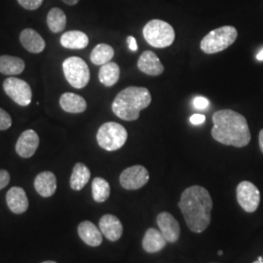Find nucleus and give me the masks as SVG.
I'll return each mask as SVG.
<instances>
[{
  "mask_svg": "<svg viewBox=\"0 0 263 263\" xmlns=\"http://www.w3.org/2000/svg\"><path fill=\"white\" fill-rule=\"evenodd\" d=\"M61 44L66 49L80 50L88 46L89 38L86 33L80 30H70L62 35Z\"/></svg>",
  "mask_w": 263,
  "mask_h": 263,
  "instance_id": "obj_20",
  "label": "nucleus"
},
{
  "mask_svg": "<svg viewBox=\"0 0 263 263\" xmlns=\"http://www.w3.org/2000/svg\"><path fill=\"white\" fill-rule=\"evenodd\" d=\"M151 93L144 87L132 86L122 90L112 103V111L117 117L125 121L139 119L142 109L151 104Z\"/></svg>",
  "mask_w": 263,
  "mask_h": 263,
  "instance_id": "obj_3",
  "label": "nucleus"
},
{
  "mask_svg": "<svg viewBox=\"0 0 263 263\" xmlns=\"http://www.w3.org/2000/svg\"><path fill=\"white\" fill-rule=\"evenodd\" d=\"M237 201L248 213H254L260 203V192L254 183L242 181L237 186Z\"/></svg>",
  "mask_w": 263,
  "mask_h": 263,
  "instance_id": "obj_9",
  "label": "nucleus"
},
{
  "mask_svg": "<svg viewBox=\"0 0 263 263\" xmlns=\"http://www.w3.org/2000/svg\"><path fill=\"white\" fill-rule=\"evenodd\" d=\"M128 139V132L121 124L107 122L103 124L97 134L99 145L107 151L120 149Z\"/></svg>",
  "mask_w": 263,
  "mask_h": 263,
  "instance_id": "obj_6",
  "label": "nucleus"
},
{
  "mask_svg": "<svg viewBox=\"0 0 263 263\" xmlns=\"http://www.w3.org/2000/svg\"><path fill=\"white\" fill-rule=\"evenodd\" d=\"M25 62L18 57L0 56V73L5 76H18L25 70Z\"/></svg>",
  "mask_w": 263,
  "mask_h": 263,
  "instance_id": "obj_22",
  "label": "nucleus"
},
{
  "mask_svg": "<svg viewBox=\"0 0 263 263\" xmlns=\"http://www.w3.org/2000/svg\"><path fill=\"white\" fill-rule=\"evenodd\" d=\"M92 193L96 202L104 203L110 195V185L103 178H96L92 183Z\"/></svg>",
  "mask_w": 263,
  "mask_h": 263,
  "instance_id": "obj_27",
  "label": "nucleus"
},
{
  "mask_svg": "<svg viewBox=\"0 0 263 263\" xmlns=\"http://www.w3.org/2000/svg\"><path fill=\"white\" fill-rule=\"evenodd\" d=\"M10 182V174L6 170H0V190L6 187Z\"/></svg>",
  "mask_w": 263,
  "mask_h": 263,
  "instance_id": "obj_31",
  "label": "nucleus"
},
{
  "mask_svg": "<svg viewBox=\"0 0 263 263\" xmlns=\"http://www.w3.org/2000/svg\"><path fill=\"white\" fill-rule=\"evenodd\" d=\"M157 224L160 231L170 243H175L179 240L180 235V227L178 220L169 213H161L157 216Z\"/></svg>",
  "mask_w": 263,
  "mask_h": 263,
  "instance_id": "obj_12",
  "label": "nucleus"
},
{
  "mask_svg": "<svg viewBox=\"0 0 263 263\" xmlns=\"http://www.w3.org/2000/svg\"><path fill=\"white\" fill-rule=\"evenodd\" d=\"M48 28L54 33L62 32L66 26V16L65 12L60 8H52L47 15Z\"/></svg>",
  "mask_w": 263,
  "mask_h": 263,
  "instance_id": "obj_26",
  "label": "nucleus"
},
{
  "mask_svg": "<svg viewBox=\"0 0 263 263\" xmlns=\"http://www.w3.org/2000/svg\"><path fill=\"white\" fill-rule=\"evenodd\" d=\"M167 244V240L161 231L155 228H149L142 240V248L146 253L154 254L163 250Z\"/></svg>",
  "mask_w": 263,
  "mask_h": 263,
  "instance_id": "obj_19",
  "label": "nucleus"
},
{
  "mask_svg": "<svg viewBox=\"0 0 263 263\" xmlns=\"http://www.w3.org/2000/svg\"><path fill=\"white\" fill-rule=\"evenodd\" d=\"M120 77V68L117 64L109 62L101 66L99 71V79L102 84L106 87H111L116 84Z\"/></svg>",
  "mask_w": 263,
  "mask_h": 263,
  "instance_id": "obj_24",
  "label": "nucleus"
},
{
  "mask_svg": "<svg viewBox=\"0 0 263 263\" xmlns=\"http://www.w3.org/2000/svg\"><path fill=\"white\" fill-rule=\"evenodd\" d=\"M63 70L67 82L76 89H82L90 81V69L81 58L70 57L63 63Z\"/></svg>",
  "mask_w": 263,
  "mask_h": 263,
  "instance_id": "obj_7",
  "label": "nucleus"
},
{
  "mask_svg": "<svg viewBox=\"0 0 263 263\" xmlns=\"http://www.w3.org/2000/svg\"><path fill=\"white\" fill-rule=\"evenodd\" d=\"M143 37L154 48L171 46L176 38L175 29L169 23L162 20H151L143 28Z\"/></svg>",
  "mask_w": 263,
  "mask_h": 263,
  "instance_id": "obj_5",
  "label": "nucleus"
},
{
  "mask_svg": "<svg viewBox=\"0 0 263 263\" xmlns=\"http://www.w3.org/2000/svg\"><path fill=\"white\" fill-rule=\"evenodd\" d=\"M61 107L68 113L84 112L87 108V103L79 95L73 93H65L60 98Z\"/></svg>",
  "mask_w": 263,
  "mask_h": 263,
  "instance_id": "obj_21",
  "label": "nucleus"
},
{
  "mask_svg": "<svg viewBox=\"0 0 263 263\" xmlns=\"http://www.w3.org/2000/svg\"><path fill=\"white\" fill-rule=\"evenodd\" d=\"M91 178V172L83 163H77L70 177V187L79 191L88 183Z\"/></svg>",
  "mask_w": 263,
  "mask_h": 263,
  "instance_id": "obj_23",
  "label": "nucleus"
},
{
  "mask_svg": "<svg viewBox=\"0 0 263 263\" xmlns=\"http://www.w3.org/2000/svg\"><path fill=\"white\" fill-rule=\"evenodd\" d=\"M127 43H128V47L133 51V52H137L138 51V44H137V40L134 36H128L127 38Z\"/></svg>",
  "mask_w": 263,
  "mask_h": 263,
  "instance_id": "obj_33",
  "label": "nucleus"
},
{
  "mask_svg": "<svg viewBox=\"0 0 263 263\" xmlns=\"http://www.w3.org/2000/svg\"><path fill=\"white\" fill-rule=\"evenodd\" d=\"M179 207L192 232L201 233L210 226L213 201L206 188L199 185L186 188L181 194Z\"/></svg>",
  "mask_w": 263,
  "mask_h": 263,
  "instance_id": "obj_1",
  "label": "nucleus"
},
{
  "mask_svg": "<svg viewBox=\"0 0 263 263\" xmlns=\"http://www.w3.org/2000/svg\"><path fill=\"white\" fill-rule=\"evenodd\" d=\"M17 1L23 8L30 10V11L38 9L44 2V0H17Z\"/></svg>",
  "mask_w": 263,
  "mask_h": 263,
  "instance_id": "obj_29",
  "label": "nucleus"
},
{
  "mask_svg": "<svg viewBox=\"0 0 263 263\" xmlns=\"http://www.w3.org/2000/svg\"><path fill=\"white\" fill-rule=\"evenodd\" d=\"M254 263H263V255L262 256H259Z\"/></svg>",
  "mask_w": 263,
  "mask_h": 263,
  "instance_id": "obj_37",
  "label": "nucleus"
},
{
  "mask_svg": "<svg viewBox=\"0 0 263 263\" xmlns=\"http://www.w3.org/2000/svg\"><path fill=\"white\" fill-rule=\"evenodd\" d=\"M100 230L107 240L115 242L122 236L123 226L118 217L113 215H104L100 219Z\"/></svg>",
  "mask_w": 263,
  "mask_h": 263,
  "instance_id": "obj_14",
  "label": "nucleus"
},
{
  "mask_svg": "<svg viewBox=\"0 0 263 263\" xmlns=\"http://www.w3.org/2000/svg\"><path fill=\"white\" fill-rule=\"evenodd\" d=\"M237 36V29L232 26L217 28L202 39L200 47L206 54H216L231 46L235 42Z\"/></svg>",
  "mask_w": 263,
  "mask_h": 263,
  "instance_id": "obj_4",
  "label": "nucleus"
},
{
  "mask_svg": "<svg viewBox=\"0 0 263 263\" xmlns=\"http://www.w3.org/2000/svg\"><path fill=\"white\" fill-rule=\"evenodd\" d=\"M114 57V50L110 45L101 43L93 49L91 53V62L96 66H104L109 63Z\"/></svg>",
  "mask_w": 263,
  "mask_h": 263,
  "instance_id": "obj_25",
  "label": "nucleus"
},
{
  "mask_svg": "<svg viewBox=\"0 0 263 263\" xmlns=\"http://www.w3.org/2000/svg\"><path fill=\"white\" fill-rule=\"evenodd\" d=\"M223 254V253H222V252H221V251H219V252H218V254H220V255H221V254Z\"/></svg>",
  "mask_w": 263,
  "mask_h": 263,
  "instance_id": "obj_39",
  "label": "nucleus"
},
{
  "mask_svg": "<svg viewBox=\"0 0 263 263\" xmlns=\"http://www.w3.org/2000/svg\"><path fill=\"white\" fill-rule=\"evenodd\" d=\"M63 1L67 5H70V6H73V5H76V4L79 2V0H63Z\"/></svg>",
  "mask_w": 263,
  "mask_h": 263,
  "instance_id": "obj_35",
  "label": "nucleus"
},
{
  "mask_svg": "<svg viewBox=\"0 0 263 263\" xmlns=\"http://www.w3.org/2000/svg\"><path fill=\"white\" fill-rule=\"evenodd\" d=\"M12 126V118L9 113L0 107V131L9 129Z\"/></svg>",
  "mask_w": 263,
  "mask_h": 263,
  "instance_id": "obj_28",
  "label": "nucleus"
},
{
  "mask_svg": "<svg viewBox=\"0 0 263 263\" xmlns=\"http://www.w3.org/2000/svg\"><path fill=\"white\" fill-rule=\"evenodd\" d=\"M209 104H210V102L205 97H196L193 101L194 107L197 108V109H200V110L206 109L209 106Z\"/></svg>",
  "mask_w": 263,
  "mask_h": 263,
  "instance_id": "obj_30",
  "label": "nucleus"
},
{
  "mask_svg": "<svg viewBox=\"0 0 263 263\" xmlns=\"http://www.w3.org/2000/svg\"><path fill=\"white\" fill-rule=\"evenodd\" d=\"M6 202L10 211L16 215L26 213L29 206L26 191L19 186L10 188L6 194Z\"/></svg>",
  "mask_w": 263,
  "mask_h": 263,
  "instance_id": "obj_13",
  "label": "nucleus"
},
{
  "mask_svg": "<svg viewBox=\"0 0 263 263\" xmlns=\"http://www.w3.org/2000/svg\"><path fill=\"white\" fill-rule=\"evenodd\" d=\"M258 141H259V147H260V151H261V152L263 153V129L261 131L259 132Z\"/></svg>",
  "mask_w": 263,
  "mask_h": 263,
  "instance_id": "obj_34",
  "label": "nucleus"
},
{
  "mask_svg": "<svg viewBox=\"0 0 263 263\" xmlns=\"http://www.w3.org/2000/svg\"><path fill=\"white\" fill-rule=\"evenodd\" d=\"M256 59L258 60V61H263V49L257 54V56H256Z\"/></svg>",
  "mask_w": 263,
  "mask_h": 263,
  "instance_id": "obj_36",
  "label": "nucleus"
},
{
  "mask_svg": "<svg viewBox=\"0 0 263 263\" xmlns=\"http://www.w3.org/2000/svg\"><path fill=\"white\" fill-rule=\"evenodd\" d=\"M120 184L127 190H137L143 187L149 180V173L141 165L132 166L124 170L120 175Z\"/></svg>",
  "mask_w": 263,
  "mask_h": 263,
  "instance_id": "obj_10",
  "label": "nucleus"
},
{
  "mask_svg": "<svg viewBox=\"0 0 263 263\" xmlns=\"http://www.w3.org/2000/svg\"><path fill=\"white\" fill-rule=\"evenodd\" d=\"M212 137L216 141L235 147L247 146L251 141V132L244 116L231 109L218 110L213 115Z\"/></svg>",
  "mask_w": 263,
  "mask_h": 263,
  "instance_id": "obj_2",
  "label": "nucleus"
},
{
  "mask_svg": "<svg viewBox=\"0 0 263 263\" xmlns=\"http://www.w3.org/2000/svg\"><path fill=\"white\" fill-rule=\"evenodd\" d=\"M20 41L23 47L33 54L43 52L46 46L44 39L32 28L24 29L20 34Z\"/></svg>",
  "mask_w": 263,
  "mask_h": 263,
  "instance_id": "obj_16",
  "label": "nucleus"
},
{
  "mask_svg": "<svg viewBox=\"0 0 263 263\" xmlns=\"http://www.w3.org/2000/svg\"><path fill=\"white\" fill-rule=\"evenodd\" d=\"M41 263H57L56 261H52V260H47V261H43Z\"/></svg>",
  "mask_w": 263,
  "mask_h": 263,
  "instance_id": "obj_38",
  "label": "nucleus"
},
{
  "mask_svg": "<svg viewBox=\"0 0 263 263\" xmlns=\"http://www.w3.org/2000/svg\"><path fill=\"white\" fill-rule=\"evenodd\" d=\"M39 146V137L33 130L24 132L16 143V152L23 158H30L34 155Z\"/></svg>",
  "mask_w": 263,
  "mask_h": 263,
  "instance_id": "obj_11",
  "label": "nucleus"
},
{
  "mask_svg": "<svg viewBox=\"0 0 263 263\" xmlns=\"http://www.w3.org/2000/svg\"><path fill=\"white\" fill-rule=\"evenodd\" d=\"M34 188L42 197H51L57 190L56 176L52 172H42L34 179Z\"/></svg>",
  "mask_w": 263,
  "mask_h": 263,
  "instance_id": "obj_17",
  "label": "nucleus"
},
{
  "mask_svg": "<svg viewBox=\"0 0 263 263\" xmlns=\"http://www.w3.org/2000/svg\"><path fill=\"white\" fill-rule=\"evenodd\" d=\"M206 121V116L203 114H193L190 117V122L193 125H201Z\"/></svg>",
  "mask_w": 263,
  "mask_h": 263,
  "instance_id": "obj_32",
  "label": "nucleus"
},
{
  "mask_svg": "<svg viewBox=\"0 0 263 263\" xmlns=\"http://www.w3.org/2000/svg\"><path fill=\"white\" fill-rule=\"evenodd\" d=\"M77 231L81 240L88 246L98 247L103 243V236L101 230L91 221H82L78 226Z\"/></svg>",
  "mask_w": 263,
  "mask_h": 263,
  "instance_id": "obj_18",
  "label": "nucleus"
},
{
  "mask_svg": "<svg viewBox=\"0 0 263 263\" xmlns=\"http://www.w3.org/2000/svg\"><path fill=\"white\" fill-rule=\"evenodd\" d=\"M138 67L141 72L151 76H158L163 73L164 66L159 58L152 51H144L138 61Z\"/></svg>",
  "mask_w": 263,
  "mask_h": 263,
  "instance_id": "obj_15",
  "label": "nucleus"
},
{
  "mask_svg": "<svg viewBox=\"0 0 263 263\" xmlns=\"http://www.w3.org/2000/svg\"><path fill=\"white\" fill-rule=\"evenodd\" d=\"M3 89L10 98L21 106H28L31 103L32 92L30 86L17 77H9L3 82Z\"/></svg>",
  "mask_w": 263,
  "mask_h": 263,
  "instance_id": "obj_8",
  "label": "nucleus"
}]
</instances>
